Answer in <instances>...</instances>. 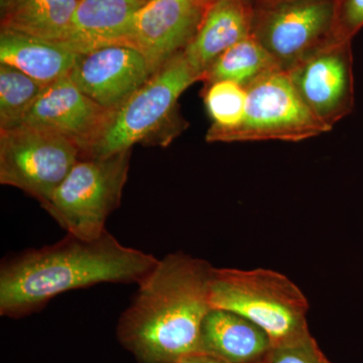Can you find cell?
<instances>
[{"mask_svg":"<svg viewBox=\"0 0 363 363\" xmlns=\"http://www.w3.org/2000/svg\"><path fill=\"white\" fill-rule=\"evenodd\" d=\"M142 1L149 2V1H152V0H142Z\"/></svg>","mask_w":363,"mask_h":363,"instance_id":"484cf974","label":"cell"},{"mask_svg":"<svg viewBox=\"0 0 363 363\" xmlns=\"http://www.w3.org/2000/svg\"><path fill=\"white\" fill-rule=\"evenodd\" d=\"M247 100V88L233 81H217L210 84L205 104L213 119L211 128L226 130L240 124L245 116Z\"/></svg>","mask_w":363,"mask_h":363,"instance_id":"ffe728a7","label":"cell"},{"mask_svg":"<svg viewBox=\"0 0 363 363\" xmlns=\"http://www.w3.org/2000/svg\"><path fill=\"white\" fill-rule=\"evenodd\" d=\"M157 262L150 253L125 247L108 230L93 240L67 233L54 245L2 260L0 315L30 316L61 294L100 284L138 285Z\"/></svg>","mask_w":363,"mask_h":363,"instance_id":"6da1fadb","label":"cell"},{"mask_svg":"<svg viewBox=\"0 0 363 363\" xmlns=\"http://www.w3.org/2000/svg\"><path fill=\"white\" fill-rule=\"evenodd\" d=\"M217 1H222V0H204L205 4H206L208 6H211V4H213ZM230 1L243 2V0H230Z\"/></svg>","mask_w":363,"mask_h":363,"instance_id":"cb8c5ba5","label":"cell"},{"mask_svg":"<svg viewBox=\"0 0 363 363\" xmlns=\"http://www.w3.org/2000/svg\"><path fill=\"white\" fill-rule=\"evenodd\" d=\"M335 16L331 0H281L264 14L253 35L288 70L329 42L326 35L333 28Z\"/></svg>","mask_w":363,"mask_h":363,"instance_id":"9c48e42d","label":"cell"},{"mask_svg":"<svg viewBox=\"0 0 363 363\" xmlns=\"http://www.w3.org/2000/svg\"><path fill=\"white\" fill-rule=\"evenodd\" d=\"M178 363H229L220 358L205 354V353H194L179 360Z\"/></svg>","mask_w":363,"mask_h":363,"instance_id":"603a6c76","label":"cell"},{"mask_svg":"<svg viewBox=\"0 0 363 363\" xmlns=\"http://www.w3.org/2000/svg\"><path fill=\"white\" fill-rule=\"evenodd\" d=\"M211 308L228 310L260 327L279 345L309 334V303L288 277L272 269H212Z\"/></svg>","mask_w":363,"mask_h":363,"instance_id":"3957f363","label":"cell"},{"mask_svg":"<svg viewBox=\"0 0 363 363\" xmlns=\"http://www.w3.org/2000/svg\"><path fill=\"white\" fill-rule=\"evenodd\" d=\"M201 80L183 51L169 60L123 104L111 111L96 142L82 157H108L150 140L174 113L187 88Z\"/></svg>","mask_w":363,"mask_h":363,"instance_id":"5b68a950","label":"cell"},{"mask_svg":"<svg viewBox=\"0 0 363 363\" xmlns=\"http://www.w3.org/2000/svg\"><path fill=\"white\" fill-rule=\"evenodd\" d=\"M245 116L234 128H210L209 143L301 142L331 130L320 121L298 96L288 72L278 69L247 87Z\"/></svg>","mask_w":363,"mask_h":363,"instance_id":"8992f818","label":"cell"},{"mask_svg":"<svg viewBox=\"0 0 363 363\" xmlns=\"http://www.w3.org/2000/svg\"><path fill=\"white\" fill-rule=\"evenodd\" d=\"M111 111L93 101L67 75L45 86L23 124L65 136L83 157L96 142Z\"/></svg>","mask_w":363,"mask_h":363,"instance_id":"7c38bea8","label":"cell"},{"mask_svg":"<svg viewBox=\"0 0 363 363\" xmlns=\"http://www.w3.org/2000/svg\"><path fill=\"white\" fill-rule=\"evenodd\" d=\"M145 4L142 0H79L64 44L79 54L104 45H128L131 21Z\"/></svg>","mask_w":363,"mask_h":363,"instance_id":"5bb4252c","label":"cell"},{"mask_svg":"<svg viewBox=\"0 0 363 363\" xmlns=\"http://www.w3.org/2000/svg\"><path fill=\"white\" fill-rule=\"evenodd\" d=\"M11 1V0H0V4H1V9H4V7L9 4V2Z\"/></svg>","mask_w":363,"mask_h":363,"instance_id":"d4e9b609","label":"cell"},{"mask_svg":"<svg viewBox=\"0 0 363 363\" xmlns=\"http://www.w3.org/2000/svg\"><path fill=\"white\" fill-rule=\"evenodd\" d=\"M264 363H329L310 334L272 346Z\"/></svg>","mask_w":363,"mask_h":363,"instance_id":"44dd1931","label":"cell"},{"mask_svg":"<svg viewBox=\"0 0 363 363\" xmlns=\"http://www.w3.org/2000/svg\"><path fill=\"white\" fill-rule=\"evenodd\" d=\"M212 267L183 252L169 253L138 285L116 325V338L138 363H178L199 352Z\"/></svg>","mask_w":363,"mask_h":363,"instance_id":"7a4b0ae2","label":"cell"},{"mask_svg":"<svg viewBox=\"0 0 363 363\" xmlns=\"http://www.w3.org/2000/svg\"><path fill=\"white\" fill-rule=\"evenodd\" d=\"M252 21L243 2L222 0L207 7L193 39L183 50L195 71L201 76L219 57L252 35Z\"/></svg>","mask_w":363,"mask_h":363,"instance_id":"9a60e30c","label":"cell"},{"mask_svg":"<svg viewBox=\"0 0 363 363\" xmlns=\"http://www.w3.org/2000/svg\"><path fill=\"white\" fill-rule=\"evenodd\" d=\"M272 346L266 332L247 318L211 308L202 322L198 353L229 363H264Z\"/></svg>","mask_w":363,"mask_h":363,"instance_id":"4fadbf2b","label":"cell"},{"mask_svg":"<svg viewBox=\"0 0 363 363\" xmlns=\"http://www.w3.org/2000/svg\"><path fill=\"white\" fill-rule=\"evenodd\" d=\"M286 71L303 102L329 128L352 111L354 81L350 40L334 38Z\"/></svg>","mask_w":363,"mask_h":363,"instance_id":"ba28073f","label":"cell"},{"mask_svg":"<svg viewBox=\"0 0 363 363\" xmlns=\"http://www.w3.org/2000/svg\"><path fill=\"white\" fill-rule=\"evenodd\" d=\"M204 0H152L136 11L126 44L142 52L156 73L183 51L199 28Z\"/></svg>","mask_w":363,"mask_h":363,"instance_id":"30bf717a","label":"cell"},{"mask_svg":"<svg viewBox=\"0 0 363 363\" xmlns=\"http://www.w3.org/2000/svg\"><path fill=\"white\" fill-rule=\"evenodd\" d=\"M279 1H281V0H279Z\"/></svg>","mask_w":363,"mask_h":363,"instance_id":"4316f807","label":"cell"},{"mask_svg":"<svg viewBox=\"0 0 363 363\" xmlns=\"http://www.w3.org/2000/svg\"><path fill=\"white\" fill-rule=\"evenodd\" d=\"M45 87L18 69L0 63V130L21 125Z\"/></svg>","mask_w":363,"mask_h":363,"instance_id":"d6986e66","label":"cell"},{"mask_svg":"<svg viewBox=\"0 0 363 363\" xmlns=\"http://www.w3.org/2000/svg\"><path fill=\"white\" fill-rule=\"evenodd\" d=\"M147 58L128 45H109L79 54L72 81L100 106L114 111L152 76Z\"/></svg>","mask_w":363,"mask_h":363,"instance_id":"8fae6325","label":"cell"},{"mask_svg":"<svg viewBox=\"0 0 363 363\" xmlns=\"http://www.w3.org/2000/svg\"><path fill=\"white\" fill-rule=\"evenodd\" d=\"M130 160V150L81 157L42 207L67 233L85 240L99 238L107 230V219L121 205Z\"/></svg>","mask_w":363,"mask_h":363,"instance_id":"277c9868","label":"cell"},{"mask_svg":"<svg viewBox=\"0 0 363 363\" xmlns=\"http://www.w3.org/2000/svg\"><path fill=\"white\" fill-rule=\"evenodd\" d=\"M337 18L336 39L350 40L363 26V0H341Z\"/></svg>","mask_w":363,"mask_h":363,"instance_id":"7402d4cb","label":"cell"},{"mask_svg":"<svg viewBox=\"0 0 363 363\" xmlns=\"http://www.w3.org/2000/svg\"><path fill=\"white\" fill-rule=\"evenodd\" d=\"M278 69L283 68L252 33L224 52L205 72L202 80L209 84L233 81L247 88L262 76Z\"/></svg>","mask_w":363,"mask_h":363,"instance_id":"ac0fdd59","label":"cell"},{"mask_svg":"<svg viewBox=\"0 0 363 363\" xmlns=\"http://www.w3.org/2000/svg\"><path fill=\"white\" fill-rule=\"evenodd\" d=\"M78 56L64 43L7 30L0 33V63L18 69L45 86L69 75Z\"/></svg>","mask_w":363,"mask_h":363,"instance_id":"2e32d148","label":"cell"},{"mask_svg":"<svg viewBox=\"0 0 363 363\" xmlns=\"http://www.w3.org/2000/svg\"><path fill=\"white\" fill-rule=\"evenodd\" d=\"M81 157L77 145L59 133L26 124L0 130V183L20 189L40 206Z\"/></svg>","mask_w":363,"mask_h":363,"instance_id":"52a82bcc","label":"cell"},{"mask_svg":"<svg viewBox=\"0 0 363 363\" xmlns=\"http://www.w3.org/2000/svg\"><path fill=\"white\" fill-rule=\"evenodd\" d=\"M79 0H11L2 9L1 30L64 43Z\"/></svg>","mask_w":363,"mask_h":363,"instance_id":"e0dca14e","label":"cell"}]
</instances>
